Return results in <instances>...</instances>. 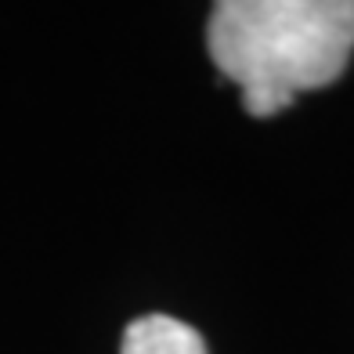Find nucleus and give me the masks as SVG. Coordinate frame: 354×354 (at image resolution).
Here are the masks:
<instances>
[{"mask_svg": "<svg viewBox=\"0 0 354 354\" xmlns=\"http://www.w3.org/2000/svg\"><path fill=\"white\" fill-rule=\"evenodd\" d=\"M120 354H210L203 336L170 315H141L123 333Z\"/></svg>", "mask_w": 354, "mask_h": 354, "instance_id": "2", "label": "nucleus"}, {"mask_svg": "<svg viewBox=\"0 0 354 354\" xmlns=\"http://www.w3.org/2000/svg\"><path fill=\"white\" fill-rule=\"evenodd\" d=\"M206 51L243 87L250 116H275L300 91L340 80L354 55V0H221Z\"/></svg>", "mask_w": 354, "mask_h": 354, "instance_id": "1", "label": "nucleus"}]
</instances>
